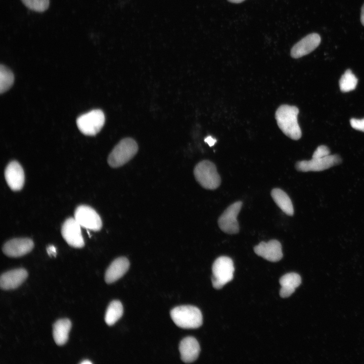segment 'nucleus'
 Listing matches in <instances>:
<instances>
[{
  "instance_id": "obj_1",
  "label": "nucleus",
  "mask_w": 364,
  "mask_h": 364,
  "mask_svg": "<svg viewBox=\"0 0 364 364\" xmlns=\"http://www.w3.org/2000/svg\"><path fill=\"white\" fill-rule=\"evenodd\" d=\"M299 110L294 106L282 105L277 110L275 117L279 127L290 139L298 140L302 132L298 123Z\"/></svg>"
},
{
  "instance_id": "obj_2",
  "label": "nucleus",
  "mask_w": 364,
  "mask_h": 364,
  "mask_svg": "<svg viewBox=\"0 0 364 364\" xmlns=\"http://www.w3.org/2000/svg\"><path fill=\"white\" fill-rule=\"evenodd\" d=\"M170 316L176 326L184 329H196L202 324L200 310L192 305H181L173 308Z\"/></svg>"
},
{
  "instance_id": "obj_3",
  "label": "nucleus",
  "mask_w": 364,
  "mask_h": 364,
  "mask_svg": "<svg viewBox=\"0 0 364 364\" xmlns=\"http://www.w3.org/2000/svg\"><path fill=\"white\" fill-rule=\"evenodd\" d=\"M138 146L131 138H125L115 146L108 158L109 165L113 168L122 166L136 153Z\"/></svg>"
},
{
  "instance_id": "obj_4",
  "label": "nucleus",
  "mask_w": 364,
  "mask_h": 364,
  "mask_svg": "<svg viewBox=\"0 0 364 364\" xmlns=\"http://www.w3.org/2000/svg\"><path fill=\"white\" fill-rule=\"evenodd\" d=\"M194 173L196 180L204 188L214 190L221 183L220 177L215 164L209 160H203L195 166Z\"/></svg>"
},
{
  "instance_id": "obj_5",
  "label": "nucleus",
  "mask_w": 364,
  "mask_h": 364,
  "mask_svg": "<svg viewBox=\"0 0 364 364\" xmlns=\"http://www.w3.org/2000/svg\"><path fill=\"white\" fill-rule=\"evenodd\" d=\"M212 283L216 289H221L232 280L234 266L232 259L225 256L218 257L213 262L212 267Z\"/></svg>"
},
{
  "instance_id": "obj_6",
  "label": "nucleus",
  "mask_w": 364,
  "mask_h": 364,
  "mask_svg": "<svg viewBox=\"0 0 364 364\" xmlns=\"http://www.w3.org/2000/svg\"><path fill=\"white\" fill-rule=\"evenodd\" d=\"M105 121L103 112L100 109H95L79 116L76 120V124L83 134L93 136L101 130Z\"/></svg>"
},
{
  "instance_id": "obj_7",
  "label": "nucleus",
  "mask_w": 364,
  "mask_h": 364,
  "mask_svg": "<svg viewBox=\"0 0 364 364\" xmlns=\"http://www.w3.org/2000/svg\"><path fill=\"white\" fill-rule=\"evenodd\" d=\"M341 162L338 155H329L323 157H312L310 160L297 162L295 167L297 170L302 172L321 171L328 169Z\"/></svg>"
},
{
  "instance_id": "obj_8",
  "label": "nucleus",
  "mask_w": 364,
  "mask_h": 364,
  "mask_svg": "<svg viewBox=\"0 0 364 364\" xmlns=\"http://www.w3.org/2000/svg\"><path fill=\"white\" fill-rule=\"evenodd\" d=\"M242 206L241 201L236 202L230 205L220 216L218 224L221 231L229 234L239 232V225L237 217Z\"/></svg>"
},
{
  "instance_id": "obj_9",
  "label": "nucleus",
  "mask_w": 364,
  "mask_h": 364,
  "mask_svg": "<svg viewBox=\"0 0 364 364\" xmlns=\"http://www.w3.org/2000/svg\"><path fill=\"white\" fill-rule=\"evenodd\" d=\"M74 218L81 227L94 231H98L102 228V219L91 207L85 205L78 206L74 212Z\"/></svg>"
},
{
  "instance_id": "obj_10",
  "label": "nucleus",
  "mask_w": 364,
  "mask_h": 364,
  "mask_svg": "<svg viewBox=\"0 0 364 364\" xmlns=\"http://www.w3.org/2000/svg\"><path fill=\"white\" fill-rule=\"evenodd\" d=\"M81 227L74 217L66 219L62 226V235L68 244L71 247L82 248L84 245Z\"/></svg>"
},
{
  "instance_id": "obj_11",
  "label": "nucleus",
  "mask_w": 364,
  "mask_h": 364,
  "mask_svg": "<svg viewBox=\"0 0 364 364\" xmlns=\"http://www.w3.org/2000/svg\"><path fill=\"white\" fill-rule=\"evenodd\" d=\"M34 247L29 238H15L7 241L3 247V252L11 257H18L30 252Z\"/></svg>"
},
{
  "instance_id": "obj_12",
  "label": "nucleus",
  "mask_w": 364,
  "mask_h": 364,
  "mask_svg": "<svg viewBox=\"0 0 364 364\" xmlns=\"http://www.w3.org/2000/svg\"><path fill=\"white\" fill-rule=\"evenodd\" d=\"M6 182L10 189L14 191L21 190L25 181V174L21 165L16 161L10 162L5 170Z\"/></svg>"
},
{
  "instance_id": "obj_13",
  "label": "nucleus",
  "mask_w": 364,
  "mask_h": 364,
  "mask_svg": "<svg viewBox=\"0 0 364 364\" xmlns=\"http://www.w3.org/2000/svg\"><path fill=\"white\" fill-rule=\"evenodd\" d=\"M254 252L265 259L277 262L283 257L282 245L279 241L271 240L267 242H261L254 247Z\"/></svg>"
},
{
  "instance_id": "obj_14",
  "label": "nucleus",
  "mask_w": 364,
  "mask_h": 364,
  "mask_svg": "<svg viewBox=\"0 0 364 364\" xmlns=\"http://www.w3.org/2000/svg\"><path fill=\"white\" fill-rule=\"evenodd\" d=\"M321 40V37L317 33L306 35L292 47L291 56L297 59L309 54L319 46Z\"/></svg>"
},
{
  "instance_id": "obj_15",
  "label": "nucleus",
  "mask_w": 364,
  "mask_h": 364,
  "mask_svg": "<svg viewBox=\"0 0 364 364\" xmlns=\"http://www.w3.org/2000/svg\"><path fill=\"white\" fill-rule=\"evenodd\" d=\"M28 276L27 270L23 268L12 269L2 274L0 286L3 290H11L18 288Z\"/></svg>"
},
{
  "instance_id": "obj_16",
  "label": "nucleus",
  "mask_w": 364,
  "mask_h": 364,
  "mask_svg": "<svg viewBox=\"0 0 364 364\" xmlns=\"http://www.w3.org/2000/svg\"><path fill=\"white\" fill-rule=\"evenodd\" d=\"M179 350L181 359L186 363H190L197 359L200 347L198 342L195 338L187 337L180 341Z\"/></svg>"
},
{
  "instance_id": "obj_17",
  "label": "nucleus",
  "mask_w": 364,
  "mask_h": 364,
  "mask_svg": "<svg viewBox=\"0 0 364 364\" xmlns=\"http://www.w3.org/2000/svg\"><path fill=\"white\" fill-rule=\"evenodd\" d=\"M129 267L128 260L124 257H120L113 260L107 269L105 280L107 284L113 283L127 272Z\"/></svg>"
},
{
  "instance_id": "obj_18",
  "label": "nucleus",
  "mask_w": 364,
  "mask_h": 364,
  "mask_svg": "<svg viewBox=\"0 0 364 364\" xmlns=\"http://www.w3.org/2000/svg\"><path fill=\"white\" fill-rule=\"evenodd\" d=\"M279 282L281 286L280 295L282 298H287L291 295L300 285L301 278L298 274L290 272L283 276Z\"/></svg>"
},
{
  "instance_id": "obj_19",
  "label": "nucleus",
  "mask_w": 364,
  "mask_h": 364,
  "mask_svg": "<svg viewBox=\"0 0 364 364\" xmlns=\"http://www.w3.org/2000/svg\"><path fill=\"white\" fill-rule=\"evenodd\" d=\"M71 327V322L68 318L59 319L54 324L53 334L57 345H63L67 342Z\"/></svg>"
},
{
  "instance_id": "obj_20",
  "label": "nucleus",
  "mask_w": 364,
  "mask_h": 364,
  "mask_svg": "<svg viewBox=\"0 0 364 364\" xmlns=\"http://www.w3.org/2000/svg\"><path fill=\"white\" fill-rule=\"evenodd\" d=\"M271 196L278 207L286 214L292 216L294 208L289 196L282 190L275 188L272 190Z\"/></svg>"
},
{
  "instance_id": "obj_21",
  "label": "nucleus",
  "mask_w": 364,
  "mask_h": 364,
  "mask_svg": "<svg viewBox=\"0 0 364 364\" xmlns=\"http://www.w3.org/2000/svg\"><path fill=\"white\" fill-rule=\"evenodd\" d=\"M123 312L122 303L118 300L112 301L107 307L105 321L109 326L114 325L122 315Z\"/></svg>"
},
{
  "instance_id": "obj_22",
  "label": "nucleus",
  "mask_w": 364,
  "mask_h": 364,
  "mask_svg": "<svg viewBox=\"0 0 364 364\" xmlns=\"http://www.w3.org/2000/svg\"><path fill=\"white\" fill-rule=\"evenodd\" d=\"M357 81V78L351 70H346L339 80L341 91L346 93L354 90L356 86Z\"/></svg>"
},
{
  "instance_id": "obj_23",
  "label": "nucleus",
  "mask_w": 364,
  "mask_h": 364,
  "mask_svg": "<svg viewBox=\"0 0 364 364\" xmlns=\"http://www.w3.org/2000/svg\"><path fill=\"white\" fill-rule=\"evenodd\" d=\"M14 76L12 72L7 67L1 65L0 67V93L8 90L13 85Z\"/></svg>"
},
{
  "instance_id": "obj_24",
  "label": "nucleus",
  "mask_w": 364,
  "mask_h": 364,
  "mask_svg": "<svg viewBox=\"0 0 364 364\" xmlns=\"http://www.w3.org/2000/svg\"><path fill=\"white\" fill-rule=\"evenodd\" d=\"M28 9L34 11L42 12L49 6V0H21Z\"/></svg>"
},
{
  "instance_id": "obj_25",
  "label": "nucleus",
  "mask_w": 364,
  "mask_h": 364,
  "mask_svg": "<svg viewBox=\"0 0 364 364\" xmlns=\"http://www.w3.org/2000/svg\"><path fill=\"white\" fill-rule=\"evenodd\" d=\"M330 154L328 147L325 145L318 146L313 153L312 157H323Z\"/></svg>"
},
{
  "instance_id": "obj_26",
  "label": "nucleus",
  "mask_w": 364,
  "mask_h": 364,
  "mask_svg": "<svg viewBox=\"0 0 364 364\" xmlns=\"http://www.w3.org/2000/svg\"><path fill=\"white\" fill-rule=\"evenodd\" d=\"M350 123L351 127L354 129L364 131V118L361 119L351 118L350 120Z\"/></svg>"
},
{
  "instance_id": "obj_27",
  "label": "nucleus",
  "mask_w": 364,
  "mask_h": 364,
  "mask_svg": "<svg viewBox=\"0 0 364 364\" xmlns=\"http://www.w3.org/2000/svg\"><path fill=\"white\" fill-rule=\"evenodd\" d=\"M47 252L50 257H56L57 255L56 248L53 245H49L47 248Z\"/></svg>"
},
{
  "instance_id": "obj_28",
  "label": "nucleus",
  "mask_w": 364,
  "mask_h": 364,
  "mask_svg": "<svg viewBox=\"0 0 364 364\" xmlns=\"http://www.w3.org/2000/svg\"><path fill=\"white\" fill-rule=\"evenodd\" d=\"M204 141L207 143L209 146H213L216 142V139L213 138L211 136H207Z\"/></svg>"
},
{
  "instance_id": "obj_29",
  "label": "nucleus",
  "mask_w": 364,
  "mask_h": 364,
  "mask_svg": "<svg viewBox=\"0 0 364 364\" xmlns=\"http://www.w3.org/2000/svg\"><path fill=\"white\" fill-rule=\"evenodd\" d=\"M360 20L362 24L364 26V4L361 8Z\"/></svg>"
},
{
  "instance_id": "obj_30",
  "label": "nucleus",
  "mask_w": 364,
  "mask_h": 364,
  "mask_svg": "<svg viewBox=\"0 0 364 364\" xmlns=\"http://www.w3.org/2000/svg\"><path fill=\"white\" fill-rule=\"evenodd\" d=\"M245 0H228L230 2L233 3H240L242 2H243Z\"/></svg>"
},
{
  "instance_id": "obj_31",
  "label": "nucleus",
  "mask_w": 364,
  "mask_h": 364,
  "mask_svg": "<svg viewBox=\"0 0 364 364\" xmlns=\"http://www.w3.org/2000/svg\"><path fill=\"white\" fill-rule=\"evenodd\" d=\"M80 363L81 364H91L92 362L90 361L89 360L86 359L84 360L83 361L81 362Z\"/></svg>"
}]
</instances>
